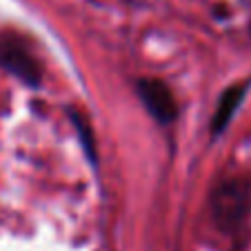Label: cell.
Segmentation results:
<instances>
[{
    "label": "cell",
    "mask_w": 251,
    "mask_h": 251,
    "mask_svg": "<svg viewBox=\"0 0 251 251\" xmlns=\"http://www.w3.org/2000/svg\"><path fill=\"white\" fill-rule=\"evenodd\" d=\"M0 67L31 87H38L43 80V69L38 60L31 53L29 45L18 36H0Z\"/></svg>",
    "instance_id": "cell-1"
},
{
    "label": "cell",
    "mask_w": 251,
    "mask_h": 251,
    "mask_svg": "<svg viewBox=\"0 0 251 251\" xmlns=\"http://www.w3.org/2000/svg\"><path fill=\"white\" fill-rule=\"evenodd\" d=\"M138 96L142 102L147 104L149 114L158 120V123L167 125L176 118L178 107H176V98L169 91V87L160 80H140L138 82Z\"/></svg>",
    "instance_id": "cell-2"
},
{
    "label": "cell",
    "mask_w": 251,
    "mask_h": 251,
    "mask_svg": "<svg viewBox=\"0 0 251 251\" xmlns=\"http://www.w3.org/2000/svg\"><path fill=\"white\" fill-rule=\"evenodd\" d=\"M242 98H245V85L229 87V89L225 91V96L220 98V102H218L216 116L211 118V131H213V133L225 131V127L231 123V116L236 114L238 104L242 102Z\"/></svg>",
    "instance_id": "cell-3"
},
{
    "label": "cell",
    "mask_w": 251,
    "mask_h": 251,
    "mask_svg": "<svg viewBox=\"0 0 251 251\" xmlns=\"http://www.w3.org/2000/svg\"><path fill=\"white\" fill-rule=\"evenodd\" d=\"M236 187L229 185L227 191L220 194V218L225 223H231V227L242 218V211H245V194H236Z\"/></svg>",
    "instance_id": "cell-4"
}]
</instances>
